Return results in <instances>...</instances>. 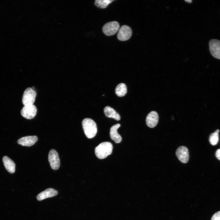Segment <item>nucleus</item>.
Instances as JSON below:
<instances>
[{"label":"nucleus","instance_id":"nucleus-13","mask_svg":"<svg viewBox=\"0 0 220 220\" xmlns=\"http://www.w3.org/2000/svg\"><path fill=\"white\" fill-rule=\"evenodd\" d=\"M120 126V124L118 123L112 126L110 129V135L111 139L115 143H118L122 141L121 136L118 134L117 130Z\"/></svg>","mask_w":220,"mask_h":220},{"label":"nucleus","instance_id":"nucleus-9","mask_svg":"<svg viewBox=\"0 0 220 220\" xmlns=\"http://www.w3.org/2000/svg\"><path fill=\"white\" fill-rule=\"evenodd\" d=\"M176 155L178 160L182 163H186L189 159V154L187 148L185 146L179 147L176 152Z\"/></svg>","mask_w":220,"mask_h":220},{"label":"nucleus","instance_id":"nucleus-11","mask_svg":"<svg viewBox=\"0 0 220 220\" xmlns=\"http://www.w3.org/2000/svg\"><path fill=\"white\" fill-rule=\"evenodd\" d=\"M58 193V191L54 189L48 188L38 194L36 197L38 201H41L46 198L55 196Z\"/></svg>","mask_w":220,"mask_h":220},{"label":"nucleus","instance_id":"nucleus-12","mask_svg":"<svg viewBox=\"0 0 220 220\" xmlns=\"http://www.w3.org/2000/svg\"><path fill=\"white\" fill-rule=\"evenodd\" d=\"M38 140L36 136L24 137L18 140V144L23 146H31L34 145Z\"/></svg>","mask_w":220,"mask_h":220},{"label":"nucleus","instance_id":"nucleus-3","mask_svg":"<svg viewBox=\"0 0 220 220\" xmlns=\"http://www.w3.org/2000/svg\"><path fill=\"white\" fill-rule=\"evenodd\" d=\"M36 95L35 91L30 87L27 88L23 94L22 102L24 105H33Z\"/></svg>","mask_w":220,"mask_h":220},{"label":"nucleus","instance_id":"nucleus-22","mask_svg":"<svg viewBox=\"0 0 220 220\" xmlns=\"http://www.w3.org/2000/svg\"><path fill=\"white\" fill-rule=\"evenodd\" d=\"M186 1L190 3L192 1L191 0H189V1Z\"/></svg>","mask_w":220,"mask_h":220},{"label":"nucleus","instance_id":"nucleus-7","mask_svg":"<svg viewBox=\"0 0 220 220\" xmlns=\"http://www.w3.org/2000/svg\"><path fill=\"white\" fill-rule=\"evenodd\" d=\"M132 35V31L130 28L128 26L123 25L119 29L117 37L119 40L125 41L129 39Z\"/></svg>","mask_w":220,"mask_h":220},{"label":"nucleus","instance_id":"nucleus-2","mask_svg":"<svg viewBox=\"0 0 220 220\" xmlns=\"http://www.w3.org/2000/svg\"><path fill=\"white\" fill-rule=\"evenodd\" d=\"M112 149L113 146L111 143L109 142H103L95 148V152L98 158L103 159L111 154Z\"/></svg>","mask_w":220,"mask_h":220},{"label":"nucleus","instance_id":"nucleus-5","mask_svg":"<svg viewBox=\"0 0 220 220\" xmlns=\"http://www.w3.org/2000/svg\"><path fill=\"white\" fill-rule=\"evenodd\" d=\"M37 109L35 106L33 105H24L21 111V116L28 119H31L35 116Z\"/></svg>","mask_w":220,"mask_h":220},{"label":"nucleus","instance_id":"nucleus-19","mask_svg":"<svg viewBox=\"0 0 220 220\" xmlns=\"http://www.w3.org/2000/svg\"><path fill=\"white\" fill-rule=\"evenodd\" d=\"M211 220H220V211L214 214L212 217Z\"/></svg>","mask_w":220,"mask_h":220},{"label":"nucleus","instance_id":"nucleus-16","mask_svg":"<svg viewBox=\"0 0 220 220\" xmlns=\"http://www.w3.org/2000/svg\"><path fill=\"white\" fill-rule=\"evenodd\" d=\"M127 87L126 84L124 83H120L117 85L115 89L116 95L120 97L125 95L127 93Z\"/></svg>","mask_w":220,"mask_h":220},{"label":"nucleus","instance_id":"nucleus-21","mask_svg":"<svg viewBox=\"0 0 220 220\" xmlns=\"http://www.w3.org/2000/svg\"><path fill=\"white\" fill-rule=\"evenodd\" d=\"M219 131H220L219 130V129H218L215 131V132L218 134L219 132Z\"/></svg>","mask_w":220,"mask_h":220},{"label":"nucleus","instance_id":"nucleus-4","mask_svg":"<svg viewBox=\"0 0 220 220\" xmlns=\"http://www.w3.org/2000/svg\"><path fill=\"white\" fill-rule=\"evenodd\" d=\"M119 28V23L116 21H112L105 24L102 28V31L106 35L111 36L115 34Z\"/></svg>","mask_w":220,"mask_h":220},{"label":"nucleus","instance_id":"nucleus-15","mask_svg":"<svg viewBox=\"0 0 220 220\" xmlns=\"http://www.w3.org/2000/svg\"><path fill=\"white\" fill-rule=\"evenodd\" d=\"M104 112L105 116L108 118H111L117 120L120 119V117L119 113L113 108L108 106L105 107L104 109Z\"/></svg>","mask_w":220,"mask_h":220},{"label":"nucleus","instance_id":"nucleus-10","mask_svg":"<svg viewBox=\"0 0 220 220\" xmlns=\"http://www.w3.org/2000/svg\"><path fill=\"white\" fill-rule=\"evenodd\" d=\"M159 120L158 113L155 111L150 112L146 118V123L147 126L150 128H153L157 125Z\"/></svg>","mask_w":220,"mask_h":220},{"label":"nucleus","instance_id":"nucleus-17","mask_svg":"<svg viewBox=\"0 0 220 220\" xmlns=\"http://www.w3.org/2000/svg\"><path fill=\"white\" fill-rule=\"evenodd\" d=\"M114 1L110 0H97L95 1L94 4L99 8H105L107 7L109 4Z\"/></svg>","mask_w":220,"mask_h":220},{"label":"nucleus","instance_id":"nucleus-18","mask_svg":"<svg viewBox=\"0 0 220 220\" xmlns=\"http://www.w3.org/2000/svg\"><path fill=\"white\" fill-rule=\"evenodd\" d=\"M209 141L211 145H216L219 141L218 134L215 132L211 134L210 136Z\"/></svg>","mask_w":220,"mask_h":220},{"label":"nucleus","instance_id":"nucleus-1","mask_svg":"<svg viewBox=\"0 0 220 220\" xmlns=\"http://www.w3.org/2000/svg\"><path fill=\"white\" fill-rule=\"evenodd\" d=\"M82 125L85 134L88 138H91L96 135L97 132V127L95 122L90 118L84 119Z\"/></svg>","mask_w":220,"mask_h":220},{"label":"nucleus","instance_id":"nucleus-20","mask_svg":"<svg viewBox=\"0 0 220 220\" xmlns=\"http://www.w3.org/2000/svg\"><path fill=\"white\" fill-rule=\"evenodd\" d=\"M215 156L218 160H220V149H218L216 151Z\"/></svg>","mask_w":220,"mask_h":220},{"label":"nucleus","instance_id":"nucleus-6","mask_svg":"<svg viewBox=\"0 0 220 220\" xmlns=\"http://www.w3.org/2000/svg\"><path fill=\"white\" fill-rule=\"evenodd\" d=\"M48 160L51 168L54 170L58 169L60 166V160L57 152L54 149L49 152Z\"/></svg>","mask_w":220,"mask_h":220},{"label":"nucleus","instance_id":"nucleus-14","mask_svg":"<svg viewBox=\"0 0 220 220\" xmlns=\"http://www.w3.org/2000/svg\"><path fill=\"white\" fill-rule=\"evenodd\" d=\"M2 161L7 170L11 173H14L15 170V165L14 162L6 156L3 157Z\"/></svg>","mask_w":220,"mask_h":220},{"label":"nucleus","instance_id":"nucleus-8","mask_svg":"<svg viewBox=\"0 0 220 220\" xmlns=\"http://www.w3.org/2000/svg\"><path fill=\"white\" fill-rule=\"evenodd\" d=\"M209 47L212 55L220 59V41L216 39L211 40L209 42Z\"/></svg>","mask_w":220,"mask_h":220}]
</instances>
